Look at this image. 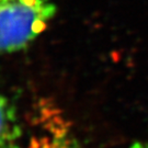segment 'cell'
<instances>
[{
	"label": "cell",
	"mask_w": 148,
	"mask_h": 148,
	"mask_svg": "<svg viewBox=\"0 0 148 148\" xmlns=\"http://www.w3.org/2000/svg\"><path fill=\"white\" fill-rule=\"evenodd\" d=\"M55 14L54 0H0V57L27 48Z\"/></svg>",
	"instance_id": "6da1fadb"
},
{
	"label": "cell",
	"mask_w": 148,
	"mask_h": 148,
	"mask_svg": "<svg viewBox=\"0 0 148 148\" xmlns=\"http://www.w3.org/2000/svg\"><path fill=\"white\" fill-rule=\"evenodd\" d=\"M27 148H81L71 126L60 113L42 108L37 113Z\"/></svg>",
	"instance_id": "7a4b0ae2"
},
{
	"label": "cell",
	"mask_w": 148,
	"mask_h": 148,
	"mask_svg": "<svg viewBox=\"0 0 148 148\" xmlns=\"http://www.w3.org/2000/svg\"><path fill=\"white\" fill-rule=\"evenodd\" d=\"M23 132L14 106L0 95V148H23Z\"/></svg>",
	"instance_id": "3957f363"
},
{
	"label": "cell",
	"mask_w": 148,
	"mask_h": 148,
	"mask_svg": "<svg viewBox=\"0 0 148 148\" xmlns=\"http://www.w3.org/2000/svg\"><path fill=\"white\" fill-rule=\"evenodd\" d=\"M131 148H148V145H143V144H135Z\"/></svg>",
	"instance_id": "277c9868"
}]
</instances>
